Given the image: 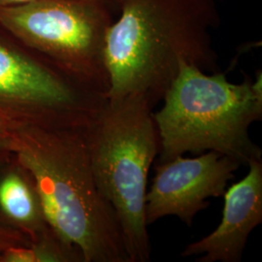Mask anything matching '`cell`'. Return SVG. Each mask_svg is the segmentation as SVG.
I'll use <instances>...</instances> for the list:
<instances>
[{
  "label": "cell",
  "instance_id": "obj_13",
  "mask_svg": "<svg viewBox=\"0 0 262 262\" xmlns=\"http://www.w3.org/2000/svg\"><path fill=\"white\" fill-rule=\"evenodd\" d=\"M31 0H0V5H9V4H19V3H24V2H28ZM86 1H92V2H97V3H101L108 7H110L111 9L116 12L115 7H114V0H86Z\"/></svg>",
  "mask_w": 262,
  "mask_h": 262
},
{
  "label": "cell",
  "instance_id": "obj_7",
  "mask_svg": "<svg viewBox=\"0 0 262 262\" xmlns=\"http://www.w3.org/2000/svg\"><path fill=\"white\" fill-rule=\"evenodd\" d=\"M239 166L234 159L214 150L198 158L179 156L158 163L146 194L147 224L174 215L191 226L197 214L209 206V198L225 194Z\"/></svg>",
  "mask_w": 262,
  "mask_h": 262
},
{
  "label": "cell",
  "instance_id": "obj_9",
  "mask_svg": "<svg viewBox=\"0 0 262 262\" xmlns=\"http://www.w3.org/2000/svg\"><path fill=\"white\" fill-rule=\"evenodd\" d=\"M0 213L30 241L50 230L34 182L17 161L0 177Z\"/></svg>",
  "mask_w": 262,
  "mask_h": 262
},
{
  "label": "cell",
  "instance_id": "obj_11",
  "mask_svg": "<svg viewBox=\"0 0 262 262\" xmlns=\"http://www.w3.org/2000/svg\"><path fill=\"white\" fill-rule=\"evenodd\" d=\"M29 242L28 237L18 229L9 225L7 226L0 224V256L9 248L27 245Z\"/></svg>",
  "mask_w": 262,
  "mask_h": 262
},
{
  "label": "cell",
  "instance_id": "obj_3",
  "mask_svg": "<svg viewBox=\"0 0 262 262\" xmlns=\"http://www.w3.org/2000/svg\"><path fill=\"white\" fill-rule=\"evenodd\" d=\"M261 72L234 84L220 71L209 74L183 61L163 106L154 112L160 150L158 163L187 152L214 150L248 166L262 150L250 127L262 119Z\"/></svg>",
  "mask_w": 262,
  "mask_h": 262
},
{
  "label": "cell",
  "instance_id": "obj_8",
  "mask_svg": "<svg viewBox=\"0 0 262 262\" xmlns=\"http://www.w3.org/2000/svg\"><path fill=\"white\" fill-rule=\"evenodd\" d=\"M242 180L226 188L221 224L215 230L181 253L182 257L199 256L198 262H240L248 239L262 222V161L249 163Z\"/></svg>",
  "mask_w": 262,
  "mask_h": 262
},
{
  "label": "cell",
  "instance_id": "obj_6",
  "mask_svg": "<svg viewBox=\"0 0 262 262\" xmlns=\"http://www.w3.org/2000/svg\"><path fill=\"white\" fill-rule=\"evenodd\" d=\"M106 101L56 69L0 39V118L42 126L86 128Z\"/></svg>",
  "mask_w": 262,
  "mask_h": 262
},
{
  "label": "cell",
  "instance_id": "obj_2",
  "mask_svg": "<svg viewBox=\"0 0 262 262\" xmlns=\"http://www.w3.org/2000/svg\"><path fill=\"white\" fill-rule=\"evenodd\" d=\"M9 129L54 234L84 262H129L117 215L94 180L86 128L10 122Z\"/></svg>",
  "mask_w": 262,
  "mask_h": 262
},
{
  "label": "cell",
  "instance_id": "obj_4",
  "mask_svg": "<svg viewBox=\"0 0 262 262\" xmlns=\"http://www.w3.org/2000/svg\"><path fill=\"white\" fill-rule=\"evenodd\" d=\"M85 138L96 186L117 215L129 262L149 261L146 194L160 150L154 108L135 96L106 99Z\"/></svg>",
  "mask_w": 262,
  "mask_h": 262
},
{
  "label": "cell",
  "instance_id": "obj_1",
  "mask_svg": "<svg viewBox=\"0 0 262 262\" xmlns=\"http://www.w3.org/2000/svg\"><path fill=\"white\" fill-rule=\"evenodd\" d=\"M114 6L119 19L104 45L107 100L135 96L155 109L183 61L219 71L211 36L220 26L214 0H114Z\"/></svg>",
  "mask_w": 262,
  "mask_h": 262
},
{
  "label": "cell",
  "instance_id": "obj_10",
  "mask_svg": "<svg viewBox=\"0 0 262 262\" xmlns=\"http://www.w3.org/2000/svg\"><path fill=\"white\" fill-rule=\"evenodd\" d=\"M83 261L74 248L62 243L50 229L27 245L12 247L0 256V262Z\"/></svg>",
  "mask_w": 262,
  "mask_h": 262
},
{
  "label": "cell",
  "instance_id": "obj_5",
  "mask_svg": "<svg viewBox=\"0 0 262 262\" xmlns=\"http://www.w3.org/2000/svg\"><path fill=\"white\" fill-rule=\"evenodd\" d=\"M114 13L86 0H31L0 5V25L76 83L106 97L104 45Z\"/></svg>",
  "mask_w": 262,
  "mask_h": 262
},
{
  "label": "cell",
  "instance_id": "obj_12",
  "mask_svg": "<svg viewBox=\"0 0 262 262\" xmlns=\"http://www.w3.org/2000/svg\"><path fill=\"white\" fill-rule=\"evenodd\" d=\"M11 122L0 118V164L8 163L14 157V144L9 129Z\"/></svg>",
  "mask_w": 262,
  "mask_h": 262
}]
</instances>
